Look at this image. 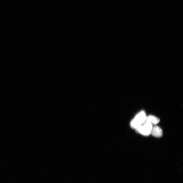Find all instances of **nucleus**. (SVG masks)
I'll return each mask as SVG.
<instances>
[{
  "label": "nucleus",
  "instance_id": "obj_1",
  "mask_svg": "<svg viewBox=\"0 0 183 183\" xmlns=\"http://www.w3.org/2000/svg\"><path fill=\"white\" fill-rule=\"evenodd\" d=\"M152 127L153 125L150 122L146 121L136 131L137 133L143 135L148 136L151 134Z\"/></svg>",
  "mask_w": 183,
  "mask_h": 183
},
{
  "label": "nucleus",
  "instance_id": "obj_5",
  "mask_svg": "<svg viewBox=\"0 0 183 183\" xmlns=\"http://www.w3.org/2000/svg\"><path fill=\"white\" fill-rule=\"evenodd\" d=\"M141 125L142 124H139L134 119H133L132 120L130 124L131 127L132 128L135 129V130H136L137 129H138Z\"/></svg>",
  "mask_w": 183,
  "mask_h": 183
},
{
  "label": "nucleus",
  "instance_id": "obj_4",
  "mask_svg": "<svg viewBox=\"0 0 183 183\" xmlns=\"http://www.w3.org/2000/svg\"><path fill=\"white\" fill-rule=\"evenodd\" d=\"M146 121L150 122L152 125H156L159 123L160 120L157 117L150 115L147 116Z\"/></svg>",
  "mask_w": 183,
  "mask_h": 183
},
{
  "label": "nucleus",
  "instance_id": "obj_3",
  "mask_svg": "<svg viewBox=\"0 0 183 183\" xmlns=\"http://www.w3.org/2000/svg\"><path fill=\"white\" fill-rule=\"evenodd\" d=\"M151 134L157 138H160L163 135V131L161 128L156 125L152 127Z\"/></svg>",
  "mask_w": 183,
  "mask_h": 183
},
{
  "label": "nucleus",
  "instance_id": "obj_2",
  "mask_svg": "<svg viewBox=\"0 0 183 183\" xmlns=\"http://www.w3.org/2000/svg\"><path fill=\"white\" fill-rule=\"evenodd\" d=\"M147 117L145 112L142 110L137 114L134 119L139 124H142L146 121Z\"/></svg>",
  "mask_w": 183,
  "mask_h": 183
}]
</instances>
